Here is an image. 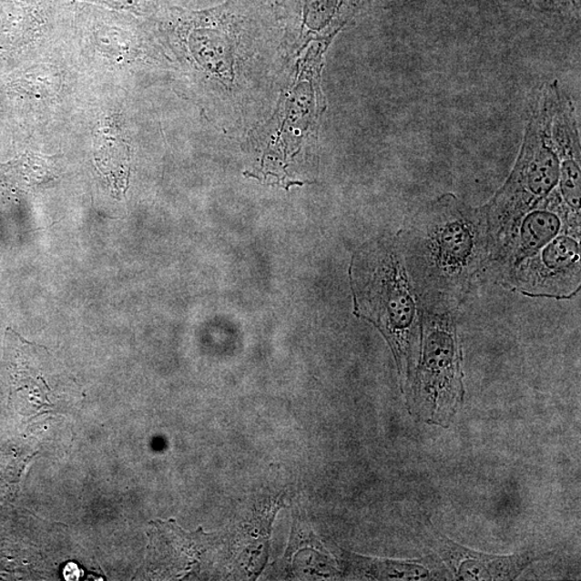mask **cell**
Here are the masks:
<instances>
[{"label": "cell", "instance_id": "1", "mask_svg": "<svg viewBox=\"0 0 581 581\" xmlns=\"http://www.w3.org/2000/svg\"><path fill=\"white\" fill-rule=\"evenodd\" d=\"M397 234L420 306L458 311L487 268L484 206L446 193L420 207Z\"/></svg>", "mask_w": 581, "mask_h": 581}, {"label": "cell", "instance_id": "2", "mask_svg": "<svg viewBox=\"0 0 581 581\" xmlns=\"http://www.w3.org/2000/svg\"><path fill=\"white\" fill-rule=\"evenodd\" d=\"M350 280L354 313L375 325L387 341L407 400L420 357L421 306L399 234L362 247L354 254Z\"/></svg>", "mask_w": 581, "mask_h": 581}, {"label": "cell", "instance_id": "3", "mask_svg": "<svg viewBox=\"0 0 581 581\" xmlns=\"http://www.w3.org/2000/svg\"><path fill=\"white\" fill-rule=\"evenodd\" d=\"M556 82L545 83L537 92L512 173L484 205L488 223V258L527 210L559 191L560 159L551 132Z\"/></svg>", "mask_w": 581, "mask_h": 581}, {"label": "cell", "instance_id": "4", "mask_svg": "<svg viewBox=\"0 0 581 581\" xmlns=\"http://www.w3.org/2000/svg\"><path fill=\"white\" fill-rule=\"evenodd\" d=\"M456 311L421 306V348L406 403L418 420L447 429L464 404Z\"/></svg>", "mask_w": 581, "mask_h": 581}, {"label": "cell", "instance_id": "5", "mask_svg": "<svg viewBox=\"0 0 581 581\" xmlns=\"http://www.w3.org/2000/svg\"><path fill=\"white\" fill-rule=\"evenodd\" d=\"M426 544L440 556L454 579L462 581H511L517 579L533 563L548 558L551 554L535 551L496 556L462 546L444 536L429 523L425 526Z\"/></svg>", "mask_w": 581, "mask_h": 581}, {"label": "cell", "instance_id": "6", "mask_svg": "<svg viewBox=\"0 0 581 581\" xmlns=\"http://www.w3.org/2000/svg\"><path fill=\"white\" fill-rule=\"evenodd\" d=\"M551 132L560 159L559 193L566 205L580 213L581 152L576 107L556 81Z\"/></svg>", "mask_w": 581, "mask_h": 581}, {"label": "cell", "instance_id": "7", "mask_svg": "<svg viewBox=\"0 0 581 581\" xmlns=\"http://www.w3.org/2000/svg\"><path fill=\"white\" fill-rule=\"evenodd\" d=\"M343 576L363 580H446L450 579L443 562L433 556L417 560L379 559L342 553Z\"/></svg>", "mask_w": 581, "mask_h": 581}, {"label": "cell", "instance_id": "8", "mask_svg": "<svg viewBox=\"0 0 581 581\" xmlns=\"http://www.w3.org/2000/svg\"><path fill=\"white\" fill-rule=\"evenodd\" d=\"M95 162L117 195L126 192L129 175V152L116 127L99 129L95 144Z\"/></svg>", "mask_w": 581, "mask_h": 581}]
</instances>
